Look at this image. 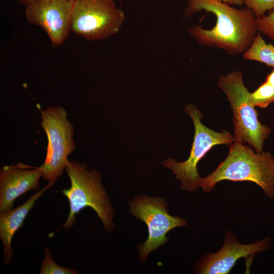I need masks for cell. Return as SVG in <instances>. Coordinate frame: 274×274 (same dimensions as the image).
<instances>
[{
  "mask_svg": "<svg viewBox=\"0 0 274 274\" xmlns=\"http://www.w3.org/2000/svg\"><path fill=\"white\" fill-rule=\"evenodd\" d=\"M269 239L267 237L253 244H242L235 235L227 231L220 250L203 256L196 266V271L201 274L228 273L239 258L267 250Z\"/></svg>",
  "mask_w": 274,
  "mask_h": 274,
  "instance_id": "30bf717a",
  "label": "cell"
},
{
  "mask_svg": "<svg viewBox=\"0 0 274 274\" xmlns=\"http://www.w3.org/2000/svg\"><path fill=\"white\" fill-rule=\"evenodd\" d=\"M244 4L253 11L256 18L261 17L266 11L274 8V0H245Z\"/></svg>",
  "mask_w": 274,
  "mask_h": 274,
  "instance_id": "e0dca14e",
  "label": "cell"
},
{
  "mask_svg": "<svg viewBox=\"0 0 274 274\" xmlns=\"http://www.w3.org/2000/svg\"><path fill=\"white\" fill-rule=\"evenodd\" d=\"M71 181L68 189L62 191L68 199L70 212L60 228L68 229L76 221V215L83 209L90 208L97 214L107 232L114 228L113 208L105 187L101 184L100 173L96 169H88L84 163L68 161L65 169Z\"/></svg>",
  "mask_w": 274,
  "mask_h": 274,
  "instance_id": "3957f363",
  "label": "cell"
},
{
  "mask_svg": "<svg viewBox=\"0 0 274 274\" xmlns=\"http://www.w3.org/2000/svg\"><path fill=\"white\" fill-rule=\"evenodd\" d=\"M129 204L131 213L144 222L148 229V238L139 247V257L141 261L145 260L152 251L169 240L166 236L168 231L187 224L183 218L169 215L167 203L161 197L138 195Z\"/></svg>",
  "mask_w": 274,
  "mask_h": 274,
  "instance_id": "ba28073f",
  "label": "cell"
},
{
  "mask_svg": "<svg viewBox=\"0 0 274 274\" xmlns=\"http://www.w3.org/2000/svg\"><path fill=\"white\" fill-rule=\"evenodd\" d=\"M124 19L113 0H75L71 30L88 41L100 40L117 33Z\"/></svg>",
  "mask_w": 274,
  "mask_h": 274,
  "instance_id": "52a82bcc",
  "label": "cell"
},
{
  "mask_svg": "<svg viewBox=\"0 0 274 274\" xmlns=\"http://www.w3.org/2000/svg\"><path fill=\"white\" fill-rule=\"evenodd\" d=\"M217 85L226 95L233 112L234 142L248 143L257 152H262L270 129L258 120L257 112L251 101L250 93L244 84L242 73L233 71L222 76Z\"/></svg>",
  "mask_w": 274,
  "mask_h": 274,
  "instance_id": "277c9868",
  "label": "cell"
},
{
  "mask_svg": "<svg viewBox=\"0 0 274 274\" xmlns=\"http://www.w3.org/2000/svg\"><path fill=\"white\" fill-rule=\"evenodd\" d=\"M265 82L274 87V70H272V72L268 75Z\"/></svg>",
  "mask_w": 274,
  "mask_h": 274,
  "instance_id": "d6986e66",
  "label": "cell"
},
{
  "mask_svg": "<svg viewBox=\"0 0 274 274\" xmlns=\"http://www.w3.org/2000/svg\"><path fill=\"white\" fill-rule=\"evenodd\" d=\"M243 58L274 67V46L271 43L266 44L258 33L251 46L244 53Z\"/></svg>",
  "mask_w": 274,
  "mask_h": 274,
  "instance_id": "4fadbf2b",
  "label": "cell"
},
{
  "mask_svg": "<svg viewBox=\"0 0 274 274\" xmlns=\"http://www.w3.org/2000/svg\"><path fill=\"white\" fill-rule=\"evenodd\" d=\"M41 114V125L46 134L48 145L44 162L38 167L43 179L54 184L65 169L68 156L76 148L73 139L75 128L61 106L48 107L42 110Z\"/></svg>",
  "mask_w": 274,
  "mask_h": 274,
  "instance_id": "5b68a950",
  "label": "cell"
},
{
  "mask_svg": "<svg viewBox=\"0 0 274 274\" xmlns=\"http://www.w3.org/2000/svg\"><path fill=\"white\" fill-rule=\"evenodd\" d=\"M42 174L38 167L18 162L0 170V213L13 209L14 201L27 192L39 190Z\"/></svg>",
  "mask_w": 274,
  "mask_h": 274,
  "instance_id": "8fae6325",
  "label": "cell"
},
{
  "mask_svg": "<svg viewBox=\"0 0 274 274\" xmlns=\"http://www.w3.org/2000/svg\"><path fill=\"white\" fill-rule=\"evenodd\" d=\"M218 1L225 3L229 5H235L242 6L244 4L245 0H217Z\"/></svg>",
  "mask_w": 274,
  "mask_h": 274,
  "instance_id": "ac0fdd59",
  "label": "cell"
},
{
  "mask_svg": "<svg viewBox=\"0 0 274 274\" xmlns=\"http://www.w3.org/2000/svg\"><path fill=\"white\" fill-rule=\"evenodd\" d=\"M75 0H39L25 6L27 21L41 27L56 47L68 39Z\"/></svg>",
  "mask_w": 274,
  "mask_h": 274,
  "instance_id": "9c48e42d",
  "label": "cell"
},
{
  "mask_svg": "<svg viewBox=\"0 0 274 274\" xmlns=\"http://www.w3.org/2000/svg\"><path fill=\"white\" fill-rule=\"evenodd\" d=\"M20 3L25 6L39 0H17Z\"/></svg>",
  "mask_w": 274,
  "mask_h": 274,
  "instance_id": "ffe728a7",
  "label": "cell"
},
{
  "mask_svg": "<svg viewBox=\"0 0 274 274\" xmlns=\"http://www.w3.org/2000/svg\"><path fill=\"white\" fill-rule=\"evenodd\" d=\"M201 10L214 14L216 23L210 30L196 25L189 28V34L200 45L216 47L230 55L244 53L251 46L257 30L251 10H238L217 0H188L185 17Z\"/></svg>",
  "mask_w": 274,
  "mask_h": 274,
  "instance_id": "6da1fadb",
  "label": "cell"
},
{
  "mask_svg": "<svg viewBox=\"0 0 274 274\" xmlns=\"http://www.w3.org/2000/svg\"><path fill=\"white\" fill-rule=\"evenodd\" d=\"M185 111L191 118L194 126L190 155L185 161L178 162L169 158L162 164L173 172L176 179L180 181L183 190L194 191L200 187L201 179L197 169L200 160L215 146L224 144L230 146L234 142V137L225 130L218 132L204 126L201 122L203 115L195 105H187Z\"/></svg>",
  "mask_w": 274,
  "mask_h": 274,
  "instance_id": "8992f818",
  "label": "cell"
},
{
  "mask_svg": "<svg viewBox=\"0 0 274 274\" xmlns=\"http://www.w3.org/2000/svg\"><path fill=\"white\" fill-rule=\"evenodd\" d=\"M45 258L42 261L40 274H77L78 271L74 268L62 267L56 264L51 256L50 250L45 248Z\"/></svg>",
  "mask_w": 274,
  "mask_h": 274,
  "instance_id": "9a60e30c",
  "label": "cell"
},
{
  "mask_svg": "<svg viewBox=\"0 0 274 274\" xmlns=\"http://www.w3.org/2000/svg\"><path fill=\"white\" fill-rule=\"evenodd\" d=\"M250 100L255 107L266 108L274 102V87L265 82L255 91L250 93Z\"/></svg>",
  "mask_w": 274,
  "mask_h": 274,
  "instance_id": "5bb4252c",
  "label": "cell"
},
{
  "mask_svg": "<svg viewBox=\"0 0 274 274\" xmlns=\"http://www.w3.org/2000/svg\"><path fill=\"white\" fill-rule=\"evenodd\" d=\"M257 30L274 41V8L269 10L267 15L256 18Z\"/></svg>",
  "mask_w": 274,
  "mask_h": 274,
  "instance_id": "2e32d148",
  "label": "cell"
},
{
  "mask_svg": "<svg viewBox=\"0 0 274 274\" xmlns=\"http://www.w3.org/2000/svg\"><path fill=\"white\" fill-rule=\"evenodd\" d=\"M53 185V183H48L22 205L0 213V238L3 245L4 261L6 264H9L12 261L13 251L11 243L15 232L23 225L36 201Z\"/></svg>",
  "mask_w": 274,
  "mask_h": 274,
  "instance_id": "7c38bea8",
  "label": "cell"
},
{
  "mask_svg": "<svg viewBox=\"0 0 274 274\" xmlns=\"http://www.w3.org/2000/svg\"><path fill=\"white\" fill-rule=\"evenodd\" d=\"M223 180L254 182L267 197L273 198L274 158L268 152L255 153L245 144L234 142L226 159L213 173L201 178L200 187L203 191L210 192Z\"/></svg>",
  "mask_w": 274,
  "mask_h": 274,
  "instance_id": "7a4b0ae2",
  "label": "cell"
}]
</instances>
